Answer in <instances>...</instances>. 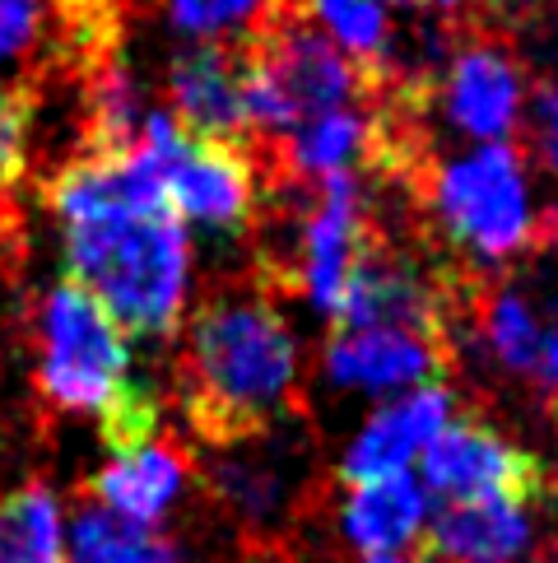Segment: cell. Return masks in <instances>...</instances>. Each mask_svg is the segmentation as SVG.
Wrapping results in <instances>:
<instances>
[{
	"instance_id": "12",
	"label": "cell",
	"mask_w": 558,
	"mask_h": 563,
	"mask_svg": "<svg viewBox=\"0 0 558 563\" xmlns=\"http://www.w3.org/2000/svg\"><path fill=\"white\" fill-rule=\"evenodd\" d=\"M447 358V345L433 335L414 331H387V327H364V331H341L326 345V373L335 387L387 396V391H414L428 387Z\"/></svg>"
},
{
	"instance_id": "26",
	"label": "cell",
	"mask_w": 558,
	"mask_h": 563,
	"mask_svg": "<svg viewBox=\"0 0 558 563\" xmlns=\"http://www.w3.org/2000/svg\"><path fill=\"white\" fill-rule=\"evenodd\" d=\"M219 485H224L237 503H243L247 512L270 508V498H275V479L266 471H256V466H243V461H233V466L219 471Z\"/></svg>"
},
{
	"instance_id": "24",
	"label": "cell",
	"mask_w": 558,
	"mask_h": 563,
	"mask_svg": "<svg viewBox=\"0 0 558 563\" xmlns=\"http://www.w3.org/2000/svg\"><path fill=\"white\" fill-rule=\"evenodd\" d=\"M52 0H0V70L19 66L43 37Z\"/></svg>"
},
{
	"instance_id": "19",
	"label": "cell",
	"mask_w": 558,
	"mask_h": 563,
	"mask_svg": "<svg viewBox=\"0 0 558 563\" xmlns=\"http://www.w3.org/2000/svg\"><path fill=\"white\" fill-rule=\"evenodd\" d=\"M484 345L507 373H535L545 350V321L522 289H493L480 312Z\"/></svg>"
},
{
	"instance_id": "22",
	"label": "cell",
	"mask_w": 558,
	"mask_h": 563,
	"mask_svg": "<svg viewBox=\"0 0 558 563\" xmlns=\"http://www.w3.org/2000/svg\"><path fill=\"white\" fill-rule=\"evenodd\" d=\"M177 33L196 43H219V37H256L279 14V0H164Z\"/></svg>"
},
{
	"instance_id": "2",
	"label": "cell",
	"mask_w": 558,
	"mask_h": 563,
	"mask_svg": "<svg viewBox=\"0 0 558 563\" xmlns=\"http://www.w3.org/2000/svg\"><path fill=\"white\" fill-rule=\"evenodd\" d=\"M298 345L261 294H228L191 321L187 406L210 438H252L293 406Z\"/></svg>"
},
{
	"instance_id": "14",
	"label": "cell",
	"mask_w": 558,
	"mask_h": 563,
	"mask_svg": "<svg viewBox=\"0 0 558 563\" xmlns=\"http://www.w3.org/2000/svg\"><path fill=\"white\" fill-rule=\"evenodd\" d=\"M187 485V456L164 438H135L112 448V461L98 475V498H103V512H112L116 521L140 531H154L164 512L177 503Z\"/></svg>"
},
{
	"instance_id": "25",
	"label": "cell",
	"mask_w": 558,
	"mask_h": 563,
	"mask_svg": "<svg viewBox=\"0 0 558 563\" xmlns=\"http://www.w3.org/2000/svg\"><path fill=\"white\" fill-rule=\"evenodd\" d=\"M526 126H531V150L540 168L558 177V85H540L526 103Z\"/></svg>"
},
{
	"instance_id": "4",
	"label": "cell",
	"mask_w": 558,
	"mask_h": 563,
	"mask_svg": "<svg viewBox=\"0 0 558 563\" xmlns=\"http://www.w3.org/2000/svg\"><path fill=\"white\" fill-rule=\"evenodd\" d=\"M428 206L437 224L480 266H503L540 233L526 158L512 145H470L428 177Z\"/></svg>"
},
{
	"instance_id": "18",
	"label": "cell",
	"mask_w": 558,
	"mask_h": 563,
	"mask_svg": "<svg viewBox=\"0 0 558 563\" xmlns=\"http://www.w3.org/2000/svg\"><path fill=\"white\" fill-rule=\"evenodd\" d=\"M0 563H66L62 503L47 485L0 498Z\"/></svg>"
},
{
	"instance_id": "15",
	"label": "cell",
	"mask_w": 558,
	"mask_h": 563,
	"mask_svg": "<svg viewBox=\"0 0 558 563\" xmlns=\"http://www.w3.org/2000/svg\"><path fill=\"white\" fill-rule=\"evenodd\" d=\"M424 531L433 563H516L535 540V517L531 503L512 498L447 503Z\"/></svg>"
},
{
	"instance_id": "16",
	"label": "cell",
	"mask_w": 558,
	"mask_h": 563,
	"mask_svg": "<svg viewBox=\"0 0 558 563\" xmlns=\"http://www.w3.org/2000/svg\"><path fill=\"white\" fill-rule=\"evenodd\" d=\"M345 540L368 559H395L428 527V494L414 475H387L354 485L341 508Z\"/></svg>"
},
{
	"instance_id": "23",
	"label": "cell",
	"mask_w": 558,
	"mask_h": 563,
	"mask_svg": "<svg viewBox=\"0 0 558 563\" xmlns=\"http://www.w3.org/2000/svg\"><path fill=\"white\" fill-rule=\"evenodd\" d=\"M29 140H33V108L29 98L0 85V187H14L29 168Z\"/></svg>"
},
{
	"instance_id": "11",
	"label": "cell",
	"mask_w": 558,
	"mask_h": 563,
	"mask_svg": "<svg viewBox=\"0 0 558 563\" xmlns=\"http://www.w3.org/2000/svg\"><path fill=\"white\" fill-rule=\"evenodd\" d=\"M335 321H341V331L387 327V331H414V335H433V340H443V331H447L437 289L410 266V261L382 256V252L358 256Z\"/></svg>"
},
{
	"instance_id": "17",
	"label": "cell",
	"mask_w": 558,
	"mask_h": 563,
	"mask_svg": "<svg viewBox=\"0 0 558 563\" xmlns=\"http://www.w3.org/2000/svg\"><path fill=\"white\" fill-rule=\"evenodd\" d=\"M382 145H387V135L377 126V117L364 103H354V108H335V112L312 117L303 126H293L284 135V164L303 183H322V177L354 173L358 164H368Z\"/></svg>"
},
{
	"instance_id": "29",
	"label": "cell",
	"mask_w": 558,
	"mask_h": 563,
	"mask_svg": "<svg viewBox=\"0 0 558 563\" xmlns=\"http://www.w3.org/2000/svg\"><path fill=\"white\" fill-rule=\"evenodd\" d=\"M368 563H405V559H368Z\"/></svg>"
},
{
	"instance_id": "6",
	"label": "cell",
	"mask_w": 558,
	"mask_h": 563,
	"mask_svg": "<svg viewBox=\"0 0 558 563\" xmlns=\"http://www.w3.org/2000/svg\"><path fill=\"white\" fill-rule=\"evenodd\" d=\"M135 145H145L158 173V191L177 224L214 233L243 229L256 210V164L237 140L191 135L168 112H149Z\"/></svg>"
},
{
	"instance_id": "21",
	"label": "cell",
	"mask_w": 558,
	"mask_h": 563,
	"mask_svg": "<svg viewBox=\"0 0 558 563\" xmlns=\"http://www.w3.org/2000/svg\"><path fill=\"white\" fill-rule=\"evenodd\" d=\"M70 559L75 563H177L172 550L154 531L126 527V521H116L103 508L79 512L70 536Z\"/></svg>"
},
{
	"instance_id": "9",
	"label": "cell",
	"mask_w": 558,
	"mask_h": 563,
	"mask_svg": "<svg viewBox=\"0 0 558 563\" xmlns=\"http://www.w3.org/2000/svg\"><path fill=\"white\" fill-rule=\"evenodd\" d=\"M437 112L451 131H461L475 145H507L526 112V89L516 62L493 43H470L447 62Z\"/></svg>"
},
{
	"instance_id": "3",
	"label": "cell",
	"mask_w": 558,
	"mask_h": 563,
	"mask_svg": "<svg viewBox=\"0 0 558 563\" xmlns=\"http://www.w3.org/2000/svg\"><path fill=\"white\" fill-rule=\"evenodd\" d=\"M243 79L247 126L270 135H289L293 126H303L322 112L354 108L368 89L364 66H354L322 29H312L308 19H293L284 10L243 52Z\"/></svg>"
},
{
	"instance_id": "10",
	"label": "cell",
	"mask_w": 558,
	"mask_h": 563,
	"mask_svg": "<svg viewBox=\"0 0 558 563\" xmlns=\"http://www.w3.org/2000/svg\"><path fill=\"white\" fill-rule=\"evenodd\" d=\"M447 424H451V391L437 387V382L395 396L391 406H382L354 433L341 461V479L345 485H368V479L410 475V466L428 452V442Z\"/></svg>"
},
{
	"instance_id": "7",
	"label": "cell",
	"mask_w": 558,
	"mask_h": 563,
	"mask_svg": "<svg viewBox=\"0 0 558 563\" xmlns=\"http://www.w3.org/2000/svg\"><path fill=\"white\" fill-rule=\"evenodd\" d=\"M418 461H424V494H437L443 503H531L545 489L540 461L480 424H447Z\"/></svg>"
},
{
	"instance_id": "13",
	"label": "cell",
	"mask_w": 558,
	"mask_h": 563,
	"mask_svg": "<svg viewBox=\"0 0 558 563\" xmlns=\"http://www.w3.org/2000/svg\"><path fill=\"white\" fill-rule=\"evenodd\" d=\"M168 98L172 122L191 135L233 140L247 131V79H243V52L228 47H191L168 70Z\"/></svg>"
},
{
	"instance_id": "27",
	"label": "cell",
	"mask_w": 558,
	"mask_h": 563,
	"mask_svg": "<svg viewBox=\"0 0 558 563\" xmlns=\"http://www.w3.org/2000/svg\"><path fill=\"white\" fill-rule=\"evenodd\" d=\"M535 377H540V387L549 391V400L558 406V327L545 331V350H540V364H535Z\"/></svg>"
},
{
	"instance_id": "5",
	"label": "cell",
	"mask_w": 558,
	"mask_h": 563,
	"mask_svg": "<svg viewBox=\"0 0 558 563\" xmlns=\"http://www.w3.org/2000/svg\"><path fill=\"white\" fill-rule=\"evenodd\" d=\"M37 391L75 415H112L135 391L126 331L75 279L52 285L37 308Z\"/></svg>"
},
{
	"instance_id": "28",
	"label": "cell",
	"mask_w": 558,
	"mask_h": 563,
	"mask_svg": "<svg viewBox=\"0 0 558 563\" xmlns=\"http://www.w3.org/2000/svg\"><path fill=\"white\" fill-rule=\"evenodd\" d=\"M382 5H424V0H382ZM437 5L447 10V5H456V0H437Z\"/></svg>"
},
{
	"instance_id": "20",
	"label": "cell",
	"mask_w": 558,
	"mask_h": 563,
	"mask_svg": "<svg viewBox=\"0 0 558 563\" xmlns=\"http://www.w3.org/2000/svg\"><path fill=\"white\" fill-rule=\"evenodd\" d=\"M316 24L354 66H382L391 52V19L382 0H308Z\"/></svg>"
},
{
	"instance_id": "1",
	"label": "cell",
	"mask_w": 558,
	"mask_h": 563,
	"mask_svg": "<svg viewBox=\"0 0 558 563\" xmlns=\"http://www.w3.org/2000/svg\"><path fill=\"white\" fill-rule=\"evenodd\" d=\"M52 210L66 229L70 279L103 303L116 327L168 335L182 321L191 243L164 206L145 145L70 164L52 183Z\"/></svg>"
},
{
	"instance_id": "8",
	"label": "cell",
	"mask_w": 558,
	"mask_h": 563,
	"mask_svg": "<svg viewBox=\"0 0 558 563\" xmlns=\"http://www.w3.org/2000/svg\"><path fill=\"white\" fill-rule=\"evenodd\" d=\"M368 252L364 229V187L358 173H335L316 183V206L308 210L303 243H298V285L322 317H341L349 275Z\"/></svg>"
},
{
	"instance_id": "30",
	"label": "cell",
	"mask_w": 558,
	"mask_h": 563,
	"mask_svg": "<svg viewBox=\"0 0 558 563\" xmlns=\"http://www.w3.org/2000/svg\"><path fill=\"white\" fill-rule=\"evenodd\" d=\"M549 563H558V554H554V559H549Z\"/></svg>"
}]
</instances>
